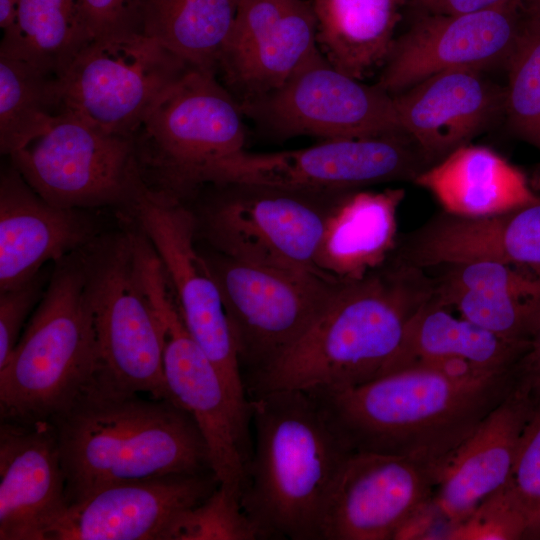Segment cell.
<instances>
[{"label":"cell","instance_id":"1","mask_svg":"<svg viewBox=\"0 0 540 540\" xmlns=\"http://www.w3.org/2000/svg\"><path fill=\"white\" fill-rule=\"evenodd\" d=\"M434 292L427 270L393 257L362 279L340 281L304 333L244 378L248 399L275 390L346 389L381 376Z\"/></svg>","mask_w":540,"mask_h":540},{"label":"cell","instance_id":"2","mask_svg":"<svg viewBox=\"0 0 540 540\" xmlns=\"http://www.w3.org/2000/svg\"><path fill=\"white\" fill-rule=\"evenodd\" d=\"M516 384L515 369L459 378L417 366L351 388L306 391L351 452L407 456L442 468Z\"/></svg>","mask_w":540,"mask_h":540},{"label":"cell","instance_id":"3","mask_svg":"<svg viewBox=\"0 0 540 540\" xmlns=\"http://www.w3.org/2000/svg\"><path fill=\"white\" fill-rule=\"evenodd\" d=\"M249 401L245 514L259 539L320 540L328 500L352 452L309 391L275 390Z\"/></svg>","mask_w":540,"mask_h":540},{"label":"cell","instance_id":"4","mask_svg":"<svg viewBox=\"0 0 540 540\" xmlns=\"http://www.w3.org/2000/svg\"><path fill=\"white\" fill-rule=\"evenodd\" d=\"M50 421L68 506L116 483L212 471L197 424L170 400L92 385Z\"/></svg>","mask_w":540,"mask_h":540},{"label":"cell","instance_id":"5","mask_svg":"<svg viewBox=\"0 0 540 540\" xmlns=\"http://www.w3.org/2000/svg\"><path fill=\"white\" fill-rule=\"evenodd\" d=\"M98 371L82 248L55 263L16 347L0 367L1 421H50L94 384Z\"/></svg>","mask_w":540,"mask_h":540},{"label":"cell","instance_id":"6","mask_svg":"<svg viewBox=\"0 0 540 540\" xmlns=\"http://www.w3.org/2000/svg\"><path fill=\"white\" fill-rule=\"evenodd\" d=\"M243 115L216 70L190 68L131 135L144 184L188 199L218 164L244 150Z\"/></svg>","mask_w":540,"mask_h":540},{"label":"cell","instance_id":"7","mask_svg":"<svg viewBox=\"0 0 540 540\" xmlns=\"http://www.w3.org/2000/svg\"><path fill=\"white\" fill-rule=\"evenodd\" d=\"M134 257L159 323L170 400L197 424L219 484L241 497L252 452L250 409L233 398L216 366L186 329L153 247L146 241L138 242Z\"/></svg>","mask_w":540,"mask_h":540},{"label":"cell","instance_id":"8","mask_svg":"<svg viewBox=\"0 0 540 540\" xmlns=\"http://www.w3.org/2000/svg\"><path fill=\"white\" fill-rule=\"evenodd\" d=\"M83 255L99 352L94 384L110 392L170 400L161 331L139 279L127 228L97 237Z\"/></svg>","mask_w":540,"mask_h":540},{"label":"cell","instance_id":"9","mask_svg":"<svg viewBox=\"0 0 540 540\" xmlns=\"http://www.w3.org/2000/svg\"><path fill=\"white\" fill-rule=\"evenodd\" d=\"M190 64L141 32L93 38L58 77L62 113L131 137Z\"/></svg>","mask_w":540,"mask_h":540},{"label":"cell","instance_id":"10","mask_svg":"<svg viewBox=\"0 0 540 540\" xmlns=\"http://www.w3.org/2000/svg\"><path fill=\"white\" fill-rule=\"evenodd\" d=\"M218 187L222 192L197 219L198 230L214 251L244 263L324 276L316 257L330 205L339 193Z\"/></svg>","mask_w":540,"mask_h":540},{"label":"cell","instance_id":"11","mask_svg":"<svg viewBox=\"0 0 540 540\" xmlns=\"http://www.w3.org/2000/svg\"><path fill=\"white\" fill-rule=\"evenodd\" d=\"M126 211L158 255L186 329L216 366L233 398L250 408L221 291L196 246V215L184 201L146 185Z\"/></svg>","mask_w":540,"mask_h":540},{"label":"cell","instance_id":"12","mask_svg":"<svg viewBox=\"0 0 540 540\" xmlns=\"http://www.w3.org/2000/svg\"><path fill=\"white\" fill-rule=\"evenodd\" d=\"M429 166L406 134L329 139L278 152L252 153L244 149L218 164L208 184L326 195L392 181L414 182Z\"/></svg>","mask_w":540,"mask_h":540},{"label":"cell","instance_id":"13","mask_svg":"<svg viewBox=\"0 0 540 540\" xmlns=\"http://www.w3.org/2000/svg\"><path fill=\"white\" fill-rule=\"evenodd\" d=\"M9 157L38 195L61 208L126 210L145 185L131 137L104 132L66 113Z\"/></svg>","mask_w":540,"mask_h":540},{"label":"cell","instance_id":"14","mask_svg":"<svg viewBox=\"0 0 540 540\" xmlns=\"http://www.w3.org/2000/svg\"><path fill=\"white\" fill-rule=\"evenodd\" d=\"M219 286L244 378L275 360L310 326L340 281L318 273L204 255Z\"/></svg>","mask_w":540,"mask_h":540},{"label":"cell","instance_id":"15","mask_svg":"<svg viewBox=\"0 0 540 540\" xmlns=\"http://www.w3.org/2000/svg\"><path fill=\"white\" fill-rule=\"evenodd\" d=\"M244 115L281 137L329 139L405 134L392 96L334 67L316 48L278 88L244 100Z\"/></svg>","mask_w":540,"mask_h":540},{"label":"cell","instance_id":"16","mask_svg":"<svg viewBox=\"0 0 540 540\" xmlns=\"http://www.w3.org/2000/svg\"><path fill=\"white\" fill-rule=\"evenodd\" d=\"M524 14L519 0L460 15L419 13L394 40L377 84L393 96L443 71L506 69Z\"/></svg>","mask_w":540,"mask_h":540},{"label":"cell","instance_id":"17","mask_svg":"<svg viewBox=\"0 0 540 540\" xmlns=\"http://www.w3.org/2000/svg\"><path fill=\"white\" fill-rule=\"evenodd\" d=\"M441 465L407 456L352 452L328 500L320 540H392L434 496Z\"/></svg>","mask_w":540,"mask_h":540},{"label":"cell","instance_id":"18","mask_svg":"<svg viewBox=\"0 0 540 540\" xmlns=\"http://www.w3.org/2000/svg\"><path fill=\"white\" fill-rule=\"evenodd\" d=\"M218 485L210 471L105 486L69 505L46 540H167L177 517Z\"/></svg>","mask_w":540,"mask_h":540},{"label":"cell","instance_id":"19","mask_svg":"<svg viewBox=\"0 0 540 540\" xmlns=\"http://www.w3.org/2000/svg\"><path fill=\"white\" fill-rule=\"evenodd\" d=\"M316 48L312 3L239 0L217 69L244 101L280 87Z\"/></svg>","mask_w":540,"mask_h":540},{"label":"cell","instance_id":"20","mask_svg":"<svg viewBox=\"0 0 540 540\" xmlns=\"http://www.w3.org/2000/svg\"><path fill=\"white\" fill-rule=\"evenodd\" d=\"M67 507L52 422L1 421L0 540H46Z\"/></svg>","mask_w":540,"mask_h":540},{"label":"cell","instance_id":"21","mask_svg":"<svg viewBox=\"0 0 540 540\" xmlns=\"http://www.w3.org/2000/svg\"><path fill=\"white\" fill-rule=\"evenodd\" d=\"M392 98L403 132L430 165L505 117V87L477 70L439 72Z\"/></svg>","mask_w":540,"mask_h":540},{"label":"cell","instance_id":"22","mask_svg":"<svg viewBox=\"0 0 540 540\" xmlns=\"http://www.w3.org/2000/svg\"><path fill=\"white\" fill-rule=\"evenodd\" d=\"M87 210L54 206L13 167L0 177V291L25 284L97 238Z\"/></svg>","mask_w":540,"mask_h":540},{"label":"cell","instance_id":"23","mask_svg":"<svg viewBox=\"0 0 540 540\" xmlns=\"http://www.w3.org/2000/svg\"><path fill=\"white\" fill-rule=\"evenodd\" d=\"M535 408L516 384L445 461L433 500L448 527L508 483L523 430Z\"/></svg>","mask_w":540,"mask_h":540},{"label":"cell","instance_id":"24","mask_svg":"<svg viewBox=\"0 0 540 540\" xmlns=\"http://www.w3.org/2000/svg\"><path fill=\"white\" fill-rule=\"evenodd\" d=\"M403 188L355 189L333 199L316 257L317 269L337 281L359 280L383 266L398 243Z\"/></svg>","mask_w":540,"mask_h":540},{"label":"cell","instance_id":"25","mask_svg":"<svg viewBox=\"0 0 540 540\" xmlns=\"http://www.w3.org/2000/svg\"><path fill=\"white\" fill-rule=\"evenodd\" d=\"M452 215H497L540 197L524 173L495 150L466 144L422 171L414 180Z\"/></svg>","mask_w":540,"mask_h":540},{"label":"cell","instance_id":"26","mask_svg":"<svg viewBox=\"0 0 540 540\" xmlns=\"http://www.w3.org/2000/svg\"><path fill=\"white\" fill-rule=\"evenodd\" d=\"M527 345L510 342L455 317L433 294L412 318L399 350L382 375L450 359L467 361L486 372L510 371Z\"/></svg>","mask_w":540,"mask_h":540},{"label":"cell","instance_id":"27","mask_svg":"<svg viewBox=\"0 0 540 540\" xmlns=\"http://www.w3.org/2000/svg\"><path fill=\"white\" fill-rule=\"evenodd\" d=\"M407 0H314L317 45L345 74L362 80L383 65Z\"/></svg>","mask_w":540,"mask_h":540},{"label":"cell","instance_id":"28","mask_svg":"<svg viewBox=\"0 0 540 540\" xmlns=\"http://www.w3.org/2000/svg\"><path fill=\"white\" fill-rule=\"evenodd\" d=\"M92 39L81 0H20L0 56L60 77Z\"/></svg>","mask_w":540,"mask_h":540},{"label":"cell","instance_id":"29","mask_svg":"<svg viewBox=\"0 0 540 540\" xmlns=\"http://www.w3.org/2000/svg\"><path fill=\"white\" fill-rule=\"evenodd\" d=\"M239 0H143L141 32L193 67L217 71Z\"/></svg>","mask_w":540,"mask_h":540},{"label":"cell","instance_id":"30","mask_svg":"<svg viewBox=\"0 0 540 540\" xmlns=\"http://www.w3.org/2000/svg\"><path fill=\"white\" fill-rule=\"evenodd\" d=\"M62 113L58 77L0 56V151L10 156Z\"/></svg>","mask_w":540,"mask_h":540},{"label":"cell","instance_id":"31","mask_svg":"<svg viewBox=\"0 0 540 540\" xmlns=\"http://www.w3.org/2000/svg\"><path fill=\"white\" fill-rule=\"evenodd\" d=\"M524 11L519 41L506 67L505 118L515 136L540 152V11Z\"/></svg>","mask_w":540,"mask_h":540},{"label":"cell","instance_id":"32","mask_svg":"<svg viewBox=\"0 0 540 540\" xmlns=\"http://www.w3.org/2000/svg\"><path fill=\"white\" fill-rule=\"evenodd\" d=\"M441 304L491 333L528 344L540 317V291L434 292Z\"/></svg>","mask_w":540,"mask_h":540},{"label":"cell","instance_id":"33","mask_svg":"<svg viewBox=\"0 0 540 540\" xmlns=\"http://www.w3.org/2000/svg\"><path fill=\"white\" fill-rule=\"evenodd\" d=\"M258 531L245 514L240 497L218 485L204 500L183 511L167 540H256Z\"/></svg>","mask_w":540,"mask_h":540},{"label":"cell","instance_id":"34","mask_svg":"<svg viewBox=\"0 0 540 540\" xmlns=\"http://www.w3.org/2000/svg\"><path fill=\"white\" fill-rule=\"evenodd\" d=\"M527 531L526 515L508 481L442 536L455 540H521L526 539Z\"/></svg>","mask_w":540,"mask_h":540},{"label":"cell","instance_id":"35","mask_svg":"<svg viewBox=\"0 0 540 540\" xmlns=\"http://www.w3.org/2000/svg\"><path fill=\"white\" fill-rule=\"evenodd\" d=\"M509 485L527 518L526 539L540 540V405L523 430Z\"/></svg>","mask_w":540,"mask_h":540},{"label":"cell","instance_id":"36","mask_svg":"<svg viewBox=\"0 0 540 540\" xmlns=\"http://www.w3.org/2000/svg\"><path fill=\"white\" fill-rule=\"evenodd\" d=\"M41 272L18 287L0 291V367L16 347L28 314L42 297Z\"/></svg>","mask_w":540,"mask_h":540},{"label":"cell","instance_id":"37","mask_svg":"<svg viewBox=\"0 0 540 540\" xmlns=\"http://www.w3.org/2000/svg\"><path fill=\"white\" fill-rule=\"evenodd\" d=\"M81 1L92 38L115 33L141 32L143 0Z\"/></svg>","mask_w":540,"mask_h":540},{"label":"cell","instance_id":"38","mask_svg":"<svg viewBox=\"0 0 540 540\" xmlns=\"http://www.w3.org/2000/svg\"><path fill=\"white\" fill-rule=\"evenodd\" d=\"M517 386L540 405V317L528 345L515 365Z\"/></svg>","mask_w":540,"mask_h":540},{"label":"cell","instance_id":"39","mask_svg":"<svg viewBox=\"0 0 540 540\" xmlns=\"http://www.w3.org/2000/svg\"><path fill=\"white\" fill-rule=\"evenodd\" d=\"M420 13L460 15L505 5L514 0H408ZM520 1V0H519Z\"/></svg>","mask_w":540,"mask_h":540},{"label":"cell","instance_id":"40","mask_svg":"<svg viewBox=\"0 0 540 540\" xmlns=\"http://www.w3.org/2000/svg\"><path fill=\"white\" fill-rule=\"evenodd\" d=\"M441 516L433 498L417 508L397 529L392 540L427 539Z\"/></svg>","mask_w":540,"mask_h":540},{"label":"cell","instance_id":"41","mask_svg":"<svg viewBox=\"0 0 540 540\" xmlns=\"http://www.w3.org/2000/svg\"><path fill=\"white\" fill-rule=\"evenodd\" d=\"M20 0H0V27L4 31L12 23Z\"/></svg>","mask_w":540,"mask_h":540},{"label":"cell","instance_id":"42","mask_svg":"<svg viewBox=\"0 0 540 540\" xmlns=\"http://www.w3.org/2000/svg\"><path fill=\"white\" fill-rule=\"evenodd\" d=\"M524 9L540 11V0H520Z\"/></svg>","mask_w":540,"mask_h":540}]
</instances>
